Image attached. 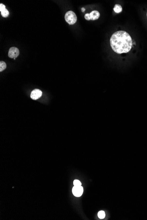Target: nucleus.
<instances>
[{"mask_svg":"<svg viewBox=\"0 0 147 220\" xmlns=\"http://www.w3.org/2000/svg\"><path fill=\"white\" fill-rule=\"evenodd\" d=\"M20 54V51L18 48L16 47H12L9 49L8 55L9 58H15L18 56Z\"/></svg>","mask_w":147,"mask_h":220,"instance_id":"nucleus-4","label":"nucleus"},{"mask_svg":"<svg viewBox=\"0 0 147 220\" xmlns=\"http://www.w3.org/2000/svg\"><path fill=\"white\" fill-rule=\"evenodd\" d=\"M81 10V11H82V12H84L85 10H86V9H85V8H82Z\"/></svg>","mask_w":147,"mask_h":220,"instance_id":"nucleus-12","label":"nucleus"},{"mask_svg":"<svg viewBox=\"0 0 147 220\" xmlns=\"http://www.w3.org/2000/svg\"><path fill=\"white\" fill-rule=\"evenodd\" d=\"M110 44L112 49L117 53H127L132 48V38L126 31H117L111 37Z\"/></svg>","mask_w":147,"mask_h":220,"instance_id":"nucleus-1","label":"nucleus"},{"mask_svg":"<svg viewBox=\"0 0 147 220\" xmlns=\"http://www.w3.org/2000/svg\"><path fill=\"white\" fill-rule=\"evenodd\" d=\"M7 67L6 63L4 61L0 62V72H2L6 69Z\"/></svg>","mask_w":147,"mask_h":220,"instance_id":"nucleus-9","label":"nucleus"},{"mask_svg":"<svg viewBox=\"0 0 147 220\" xmlns=\"http://www.w3.org/2000/svg\"><path fill=\"white\" fill-rule=\"evenodd\" d=\"M0 12H1V15L3 17L6 18L9 15V12L6 9L5 5L2 4H0Z\"/></svg>","mask_w":147,"mask_h":220,"instance_id":"nucleus-7","label":"nucleus"},{"mask_svg":"<svg viewBox=\"0 0 147 220\" xmlns=\"http://www.w3.org/2000/svg\"></svg>","mask_w":147,"mask_h":220,"instance_id":"nucleus-13","label":"nucleus"},{"mask_svg":"<svg viewBox=\"0 0 147 220\" xmlns=\"http://www.w3.org/2000/svg\"><path fill=\"white\" fill-rule=\"evenodd\" d=\"M74 185L75 186H81V182H80L78 180H75L74 181Z\"/></svg>","mask_w":147,"mask_h":220,"instance_id":"nucleus-11","label":"nucleus"},{"mask_svg":"<svg viewBox=\"0 0 147 220\" xmlns=\"http://www.w3.org/2000/svg\"><path fill=\"white\" fill-rule=\"evenodd\" d=\"M123 10L122 6L120 5H115L114 8V11L116 13H119Z\"/></svg>","mask_w":147,"mask_h":220,"instance_id":"nucleus-8","label":"nucleus"},{"mask_svg":"<svg viewBox=\"0 0 147 220\" xmlns=\"http://www.w3.org/2000/svg\"><path fill=\"white\" fill-rule=\"evenodd\" d=\"M65 19L69 24L73 25L76 22L77 18L75 12L71 11H68L65 15Z\"/></svg>","mask_w":147,"mask_h":220,"instance_id":"nucleus-2","label":"nucleus"},{"mask_svg":"<svg viewBox=\"0 0 147 220\" xmlns=\"http://www.w3.org/2000/svg\"><path fill=\"white\" fill-rule=\"evenodd\" d=\"M98 216L100 219L104 218L105 217V214L104 211H100L98 212Z\"/></svg>","mask_w":147,"mask_h":220,"instance_id":"nucleus-10","label":"nucleus"},{"mask_svg":"<svg viewBox=\"0 0 147 220\" xmlns=\"http://www.w3.org/2000/svg\"><path fill=\"white\" fill-rule=\"evenodd\" d=\"M100 14L98 11H93L90 13H87L85 15V18L87 20H97L100 17Z\"/></svg>","mask_w":147,"mask_h":220,"instance_id":"nucleus-3","label":"nucleus"},{"mask_svg":"<svg viewBox=\"0 0 147 220\" xmlns=\"http://www.w3.org/2000/svg\"><path fill=\"white\" fill-rule=\"evenodd\" d=\"M42 92L39 89H35L31 92V98L33 100H37L41 96Z\"/></svg>","mask_w":147,"mask_h":220,"instance_id":"nucleus-6","label":"nucleus"},{"mask_svg":"<svg viewBox=\"0 0 147 220\" xmlns=\"http://www.w3.org/2000/svg\"><path fill=\"white\" fill-rule=\"evenodd\" d=\"M83 192V188L81 186H75L72 188V193L76 197H80L82 195Z\"/></svg>","mask_w":147,"mask_h":220,"instance_id":"nucleus-5","label":"nucleus"}]
</instances>
